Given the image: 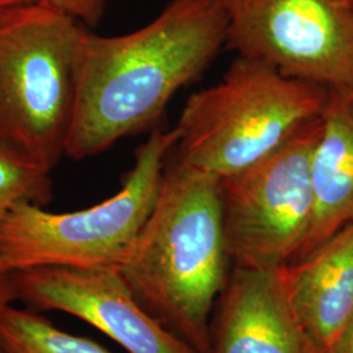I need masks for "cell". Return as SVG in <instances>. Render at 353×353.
<instances>
[{
  "label": "cell",
  "mask_w": 353,
  "mask_h": 353,
  "mask_svg": "<svg viewBox=\"0 0 353 353\" xmlns=\"http://www.w3.org/2000/svg\"><path fill=\"white\" fill-rule=\"evenodd\" d=\"M211 341V353H316L290 305L283 267L233 265Z\"/></svg>",
  "instance_id": "obj_9"
},
{
  "label": "cell",
  "mask_w": 353,
  "mask_h": 353,
  "mask_svg": "<svg viewBox=\"0 0 353 353\" xmlns=\"http://www.w3.org/2000/svg\"><path fill=\"white\" fill-rule=\"evenodd\" d=\"M328 89L237 57L216 85L191 94L174 128L176 160L219 178L278 150L321 117Z\"/></svg>",
  "instance_id": "obj_3"
},
{
  "label": "cell",
  "mask_w": 353,
  "mask_h": 353,
  "mask_svg": "<svg viewBox=\"0 0 353 353\" xmlns=\"http://www.w3.org/2000/svg\"><path fill=\"white\" fill-rule=\"evenodd\" d=\"M0 353H4L3 352V350H1V347H0Z\"/></svg>",
  "instance_id": "obj_19"
},
{
  "label": "cell",
  "mask_w": 353,
  "mask_h": 353,
  "mask_svg": "<svg viewBox=\"0 0 353 353\" xmlns=\"http://www.w3.org/2000/svg\"><path fill=\"white\" fill-rule=\"evenodd\" d=\"M17 300L100 330L127 353H199L137 300L119 267L43 265L11 272Z\"/></svg>",
  "instance_id": "obj_8"
},
{
  "label": "cell",
  "mask_w": 353,
  "mask_h": 353,
  "mask_svg": "<svg viewBox=\"0 0 353 353\" xmlns=\"http://www.w3.org/2000/svg\"><path fill=\"white\" fill-rule=\"evenodd\" d=\"M290 305L316 353H331L353 316V223L283 265Z\"/></svg>",
  "instance_id": "obj_10"
},
{
  "label": "cell",
  "mask_w": 353,
  "mask_h": 353,
  "mask_svg": "<svg viewBox=\"0 0 353 353\" xmlns=\"http://www.w3.org/2000/svg\"><path fill=\"white\" fill-rule=\"evenodd\" d=\"M50 170L0 139V232L20 204L46 207L52 199Z\"/></svg>",
  "instance_id": "obj_13"
},
{
  "label": "cell",
  "mask_w": 353,
  "mask_h": 353,
  "mask_svg": "<svg viewBox=\"0 0 353 353\" xmlns=\"http://www.w3.org/2000/svg\"><path fill=\"white\" fill-rule=\"evenodd\" d=\"M220 178L168 157L156 207L119 267L140 305L211 353L214 303L230 275Z\"/></svg>",
  "instance_id": "obj_2"
},
{
  "label": "cell",
  "mask_w": 353,
  "mask_h": 353,
  "mask_svg": "<svg viewBox=\"0 0 353 353\" xmlns=\"http://www.w3.org/2000/svg\"><path fill=\"white\" fill-rule=\"evenodd\" d=\"M240 57L328 90H353V0H221Z\"/></svg>",
  "instance_id": "obj_7"
},
{
  "label": "cell",
  "mask_w": 353,
  "mask_h": 353,
  "mask_svg": "<svg viewBox=\"0 0 353 353\" xmlns=\"http://www.w3.org/2000/svg\"><path fill=\"white\" fill-rule=\"evenodd\" d=\"M321 119L312 160L314 217L294 261L353 223V90H328Z\"/></svg>",
  "instance_id": "obj_11"
},
{
  "label": "cell",
  "mask_w": 353,
  "mask_h": 353,
  "mask_svg": "<svg viewBox=\"0 0 353 353\" xmlns=\"http://www.w3.org/2000/svg\"><path fill=\"white\" fill-rule=\"evenodd\" d=\"M221 0H172L138 30H88L65 156L94 157L157 125L176 92L196 80L227 43Z\"/></svg>",
  "instance_id": "obj_1"
},
{
  "label": "cell",
  "mask_w": 353,
  "mask_h": 353,
  "mask_svg": "<svg viewBox=\"0 0 353 353\" xmlns=\"http://www.w3.org/2000/svg\"><path fill=\"white\" fill-rule=\"evenodd\" d=\"M87 33L42 0L0 14V139L50 172L65 156Z\"/></svg>",
  "instance_id": "obj_4"
},
{
  "label": "cell",
  "mask_w": 353,
  "mask_h": 353,
  "mask_svg": "<svg viewBox=\"0 0 353 353\" xmlns=\"http://www.w3.org/2000/svg\"><path fill=\"white\" fill-rule=\"evenodd\" d=\"M14 300H17V292L11 274H4L0 276V310Z\"/></svg>",
  "instance_id": "obj_15"
},
{
  "label": "cell",
  "mask_w": 353,
  "mask_h": 353,
  "mask_svg": "<svg viewBox=\"0 0 353 353\" xmlns=\"http://www.w3.org/2000/svg\"><path fill=\"white\" fill-rule=\"evenodd\" d=\"M41 0H0V14L39 3Z\"/></svg>",
  "instance_id": "obj_17"
},
{
  "label": "cell",
  "mask_w": 353,
  "mask_h": 353,
  "mask_svg": "<svg viewBox=\"0 0 353 353\" xmlns=\"http://www.w3.org/2000/svg\"><path fill=\"white\" fill-rule=\"evenodd\" d=\"M4 274H10V272L4 268V265L0 263V276H1V275H4Z\"/></svg>",
  "instance_id": "obj_18"
},
{
  "label": "cell",
  "mask_w": 353,
  "mask_h": 353,
  "mask_svg": "<svg viewBox=\"0 0 353 353\" xmlns=\"http://www.w3.org/2000/svg\"><path fill=\"white\" fill-rule=\"evenodd\" d=\"M321 128L318 117L265 159L220 178L233 265L279 268L303 250L314 217L312 160Z\"/></svg>",
  "instance_id": "obj_6"
},
{
  "label": "cell",
  "mask_w": 353,
  "mask_h": 353,
  "mask_svg": "<svg viewBox=\"0 0 353 353\" xmlns=\"http://www.w3.org/2000/svg\"><path fill=\"white\" fill-rule=\"evenodd\" d=\"M331 353H353V316Z\"/></svg>",
  "instance_id": "obj_16"
},
{
  "label": "cell",
  "mask_w": 353,
  "mask_h": 353,
  "mask_svg": "<svg viewBox=\"0 0 353 353\" xmlns=\"http://www.w3.org/2000/svg\"><path fill=\"white\" fill-rule=\"evenodd\" d=\"M87 26H96L103 16L106 0H42Z\"/></svg>",
  "instance_id": "obj_14"
},
{
  "label": "cell",
  "mask_w": 353,
  "mask_h": 353,
  "mask_svg": "<svg viewBox=\"0 0 353 353\" xmlns=\"http://www.w3.org/2000/svg\"><path fill=\"white\" fill-rule=\"evenodd\" d=\"M176 128H154L113 196L88 208L55 214L20 204L0 232V263L11 274L33 267H121L156 207Z\"/></svg>",
  "instance_id": "obj_5"
},
{
  "label": "cell",
  "mask_w": 353,
  "mask_h": 353,
  "mask_svg": "<svg viewBox=\"0 0 353 353\" xmlns=\"http://www.w3.org/2000/svg\"><path fill=\"white\" fill-rule=\"evenodd\" d=\"M0 347L4 353H110L97 341L72 335L33 310H0Z\"/></svg>",
  "instance_id": "obj_12"
}]
</instances>
